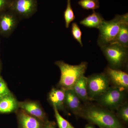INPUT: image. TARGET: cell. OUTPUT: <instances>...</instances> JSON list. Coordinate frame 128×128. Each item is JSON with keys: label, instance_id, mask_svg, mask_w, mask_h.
<instances>
[{"label": "cell", "instance_id": "obj_8", "mask_svg": "<svg viewBox=\"0 0 128 128\" xmlns=\"http://www.w3.org/2000/svg\"><path fill=\"white\" fill-rule=\"evenodd\" d=\"M104 72L107 76L112 86L128 91V74L127 72L122 70L112 68L108 66L105 68Z\"/></svg>", "mask_w": 128, "mask_h": 128}, {"label": "cell", "instance_id": "obj_4", "mask_svg": "<svg viewBox=\"0 0 128 128\" xmlns=\"http://www.w3.org/2000/svg\"><path fill=\"white\" fill-rule=\"evenodd\" d=\"M100 48L110 68L122 70L128 66V48L112 43Z\"/></svg>", "mask_w": 128, "mask_h": 128}, {"label": "cell", "instance_id": "obj_28", "mask_svg": "<svg viewBox=\"0 0 128 128\" xmlns=\"http://www.w3.org/2000/svg\"><path fill=\"white\" fill-rule=\"evenodd\" d=\"M2 77H1L0 76V81H1L2 80Z\"/></svg>", "mask_w": 128, "mask_h": 128}, {"label": "cell", "instance_id": "obj_12", "mask_svg": "<svg viewBox=\"0 0 128 128\" xmlns=\"http://www.w3.org/2000/svg\"><path fill=\"white\" fill-rule=\"evenodd\" d=\"M18 115L21 128H43L40 120L31 116L24 110L20 109L18 111Z\"/></svg>", "mask_w": 128, "mask_h": 128}, {"label": "cell", "instance_id": "obj_7", "mask_svg": "<svg viewBox=\"0 0 128 128\" xmlns=\"http://www.w3.org/2000/svg\"><path fill=\"white\" fill-rule=\"evenodd\" d=\"M12 11L17 17L28 18L35 13L37 9L36 0H14L10 4Z\"/></svg>", "mask_w": 128, "mask_h": 128}, {"label": "cell", "instance_id": "obj_13", "mask_svg": "<svg viewBox=\"0 0 128 128\" xmlns=\"http://www.w3.org/2000/svg\"><path fill=\"white\" fill-rule=\"evenodd\" d=\"M18 22L17 16L14 13L6 14L2 16L0 19V28L6 34H10L15 30Z\"/></svg>", "mask_w": 128, "mask_h": 128}, {"label": "cell", "instance_id": "obj_10", "mask_svg": "<svg viewBox=\"0 0 128 128\" xmlns=\"http://www.w3.org/2000/svg\"><path fill=\"white\" fill-rule=\"evenodd\" d=\"M65 106L76 115H80L83 106L80 99L73 89L65 90Z\"/></svg>", "mask_w": 128, "mask_h": 128}, {"label": "cell", "instance_id": "obj_9", "mask_svg": "<svg viewBox=\"0 0 128 128\" xmlns=\"http://www.w3.org/2000/svg\"><path fill=\"white\" fill-rule=\"evenodd\" d=\"M18 108L24 110L31 116L38 118L41 122H45L46 114L42 108L35 102H18Z\"/></svg>", "mask_w": 128, "mask_h": 128}, {"label": "cell", "instance_id": "obj_22", "mask_svg": "<svg viewBox=\"0 0 128 128\" xmlns=\"http://www.w3.org/2000/svg\"><path fill=\"white\" fill-rule=\"evenodd\" d=\"M56 118L59 128H66L70 125V124L67 120L65 119L60 115L58 112V110L57 109L56 107L53 106Z\"/></svg>", "mask_w": 128, "mask_h": 128}, {"label": "cell", "instance_id": "obj_24", "mask_svg": "<svg viewBox=\"0 0 128 128\" xmlns=\"http://www.w3.org/2000/svg\"><path fill=\"white\" fill-rule=\"evenodd\" d=\"M43 128H55V124L54 122H46V124Z\"/></svg>", "mask_w": 128, "mask_h": 128}, {"label": "cell", "instance_id": "obj_27", "mask_svg": "<svg viewBox=\"0 0 128 128\" xmlns=\"http://www.w3.org/2000/svg\"><path fill=\"white\" fill-rule=\"evenodd\" d=\"M66 128H74V127H73V126H72L71 124H70V126H68V127H67Z\"/></svg>", "mask_w": 128, "mask_h": 128}, {"label": "cell", "instance_id": "obj_15", "mask_svg": "<svg viewBox=\"0 0 128 128\" xmlns=\"http://www.w3.org/2000/svg\"><path fill=\"white\" fill-rule=\"evenodd\" d=\"M72 89L81 100L86 102L89 101L87 92V77L84 76L76 83Z\"/></svg>", "mask_w": 128, "mask_h": 128}, {"label": "cell", "instance_id": "obj_3", "mask_svg": "<svg viewBox=\"0 0 128 128\" xmlns=\"http://www.w3.org/2000/svg\"><path fill=\"white\" fill-rule=\"evenodd\" d=\"M128 20V13L117 15L110 21L104 20L98 28L99 31L98 44L100 47L113 43L119 32L121 24Z\"/></svg>", "mask_w": 128, "mask_h": 128}, {"label": "cell", "instance_id": "obj_19", "mask_svg": "<svg viewBox=\"0 0 128 128\" xmlns=\"http://www.w3.org/2000/svg\"><path fill=\"white\" fill-rule=\"evenodd\" d=\"M117 117L124 122L127 124L128 122V103L126 101L120 106L116 110Z\"/></svg>", "mask_w": 128, "mask_h": 128}, {"label": "cell", "instance_id": "obj_5", "mask_svg": "<svg viewBox=\"0 0 128 128\" xmlns=\"http://www.w3.org/2000/svg\"><path fill=\"white\" fill-rule=\"evenodd\" d=\"M127 92L118 88L110 86L95 100L98 105L112 111L127 101Z\"/></svg>", "mask_w": 128, "mask_h": 128}, {"label": "cell", "instance_id": "obj_11", "mask_svg": "<svg viewBox=\"0 0 128 128\" xmlns=\"http://www.w3.org/2000/svg\"><path fill=\"white\" fill-rule=\"evenodd\" d=\"M48 99L52 106L56 107L58 110H65V90L60 88H53L48 96Z\"/></svg>", "mask_w": 128, "mask_h": 128}, {"label": "cell", "instance_id": "obj_21", "mask_svg": "<svg viewBox=\"0 0 128 128\" xmlns=\"http://www.w3.org/2000/svg\"><path fill=\"white\" fill-rule=\"evenodd\" d=\"M71 32L74 39L76 40L80 46L82 47L83 44L82 41V32L80 27L76 22H73L72 24Z\"/></svg>", "mask_w": 128, "mask_h": 128}, {"label": "cell", "instance_id": "obj_2", "mask_svg": "<svg viewBox=\"0 0 128 128\" xmlns=\"http://www.w3.org/2000/svg\"><path fill=\"white\" fill-rule=\"evenodd\" d=\"M55 64L59 68L61 73L59 88L65 90L73 89L76 83L84 76L87 68L88 63L86 62L73 65L63 60H58Z\"/></svg>", "mask_w": 128, "mask_h": 128}, {"label": "cell", "instance_id": "obj_14", "mask_svg": "<svg viewBox=\"0 0 128 128\" xmlns=\"http://www.w3.org/2000/svg\"><path fill=\"white\" fill-rule=\"evenodd\" d=\"M18 102L11 93L0 98V113H9L18 108Z\"/></svg>", "mask_w": 128, "mask_h": 128}, {"label": "cell", "instance_id": "obj_20", "mask_svg": "<svg viewBox=\"0 0 128 128\" xmlns=\"http://www.w3.org/2000/svg\"><path fill=\"white\" fill-rule=\"evenodd\" d=\"M78 4L86 10H92L98 9L100 7V3L98 0H80Z\"/></svg>", "mask_w": 128, "mask_h": 128}, {"label": "cell", "instance_id": "obj_25", "mask_svg": "<svg viewBox=\"0 0 128 128\" xmlns=\"http://www.w3.org/2000/svg\"><path fill=\"white\" fill-rule=\"evenodd\" d=\"M7 4V0H0V10L3 9Z\"/></svg>", "mask_w": 128, "mask_h": 128}, {"label": "cell", "instance_id": "obj_17", "mask_svg": "<svg viewBox=\"0 0 128 128\" xmlns=\"http://www.w3.org/2000/svg\"><path fill=\"white\" fill-rule=\"evenodd\" d=\"M113 43L118 44L121 46L128 48V20L121 24L119 32Z\"/></svg>", "mask_w": 128, "mask_h": 128}, {"label": "cell", "instance_id": "obj_16", "mask_svg": "<svg viewBox=\"0 0 128 128\" xmlns=\"http://www.w3.org/2000/svg\"><path fill=\"white\" fill-rule=\"evenodd\" d=\"M104 20L100 14L93 11L91 14L81 21L80 24L86 27L98 29Z\"/></svg>", "mask_w": 128, "mask_h": 128}, {"label": "cell", "instance_id": "obj_26", "mask_svg": "<svg viewBox=\"0 0 128 128\" xmlns=\"http://www.w3.org/2000/svg\"><path fill=\"white\" fill-rule=\"evenodd\" d=\"M85 128H94L92 124H89L86 125Z\"/></svg>", "mask_w": 128, "mask_h": 128}, {"label": "cell", "instance_id": "obj_18", "mask_svg": "<svg viewBox=\"0 0 128 128\" xmlns=\"http://www.w3.org/2000/svg\"><path fill=\"white\" fill-rule=\"evenodd\" d=\"M64 18L65 22L66 27L68 28L70 23L75 18V16L72 8L70 0H67L66 9L64 12Z\"/></svg>", "mask_w": 128, "mask_h": 128}, {"label": "cell", "instance_id": "obj_23", "mask_svg": "<svg viewBox=\"0 0 128 128\" xmlns=\"http://www.w3.org/2000/svg\"><path fill=\"white\" fill-rule=\"evenodd\" d=\"M11 93L6 83L3 80L0 81V98Z\"/></svg>", "mask_w": 128, "mask_h": 128}, {"label": "cell", "instance_id": "obj_6", "mask_svg": "<svg viewBox=\"0 0 128 128\" xmlns=\"http://www.w3.org/2000/svg\"><path fill=\"white\" fill-rule=\"evenodd\" d=\"M108 77L104 72L92 74L87 77L88 95L89 100H95L110 87Z\"/></svg>", "mask_w": 128, "mask_h": 128}, {"label": "cell", "instance_id": "obj_1", "mask_svg": "<svg viewBox=\"0 0 128 128\" xmlns=\"http://www.w3.org/2000/svg\"><path fill=\"white\" fill-rule=\"evenodd\" d=\"M79 116L100 128H125L112 111L99 105L86 104Z\"/></svg>", "mask_w": 128, "mask_h": 128}]
</instances>
